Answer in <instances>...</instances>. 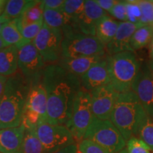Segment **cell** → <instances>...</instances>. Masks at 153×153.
<instances>
[{"label":"cell","mask_w":153,"mask_h":153,"mask_svg":"<svg viewBox=\"0 0 153 153\" xmlns=\"http://www.w3.org/2000/svg\"><path fill=\"white\" fill-rule=\"evenodd\" d=\"M7 1H5V0H0V16H1V15L4 13V11Z\"/></svg>","instance_id":"41"},{"label":"cell","mask_w":153,"mask_h":153,"mask_svg":"<svg viewBox=\"0 0 153 153\" xmlns=\"http://www.w3.org/2000/svg\"><path fill=\"white\" fill-rule=\"evenodd\" d=\"M119 94L110 83L90 92L94 118L100 120H109Z\"/></svg>","instance_id":"13"},{"label":"cell","mask_w":153,"mask_h":153,"mask_svg":"<svg viewBox=\"0 0 153 153\" xmlns=\"http://www.w3.org/2000/svg\"><path fill=\"white\" fill-rule=\"evenodd\" d=\"M131 89L148 116H153V73L148 64L140 66Z\"/></svg>","instance_id":"12"},{"label":"cell","mask_w":153,"mask_h":153,"mask_svg":"<svg viewBox=\"0 0 153 153\" xmlns=\"http://www.w3.org/2000/svg\"><path fill=\"white\" fill-rule=\"evenodd\" d=\"M106 53V46L94 36L73 31L63 33L61 57L74 58Z\"/></svg>","instance_id":"5"},{"label":"cell","mask_w":153,"mask_h":153,"mask_svg":"<svg viewBox=\"0 0 153 153\" xmlns=\"http://www.w3.org/2000/svg\"><path fill=\"white\" fill-rule=\"evenodd\" d=\"M41 76L31 82L24 108L37 113L41 118V121H45L48 99L46 91L41 81Z\"/></svg>","instance_id":"16"},{"label":"cell","mask_w":153,"mask_h":153,"mask_svg":"<svg viewBox=\"0 0 153 153\" xmlns=\"http://www.w3.org/2000/svg\"><path fill=\"white\" fill-rule=\"evenodd\" d=\"M43 1H28L22 15L17 19L19 30L27 25L34 24L43 19Z\"/></svg>","instance_id":"20"},{"label":"cell","mask_w":153,"mask_h":153,"mask_svg":"<svg viewBox=\"0 0 153 153\" xmlns=\"http://www.w3.org/2000/svg\"><path fill=\"white\" fill-rule=\"evenodd\" d=\"M21 152L45 153L43 145L36 134V128L25 130Z\"/></svg>","instance_id":"24"},{"label":"cell","mask_w":153,"mask_h":153,"mask_svg":"<svg viewBox=\"0 0 153 153\" xmlns=\"http://www.w3.org/2000/svg\"><path fill=\"white\" fill-rule=\"evenodd\" d=\"M140 11V24L153 25V1L139 0L137 1Z\"/></svg>","instance_id":"30"},{"label":"cell","mask_w":153,"mask_h":153,"mask_svg":"<svg viewBox=\"0 0 153 153\" xmlns=\"http://www.w3.org/2000/svg\"><path fill=\"white\" fill-rule=\"evenodd\" d=\"M93 118L90 93L81 89L74 99L71 118L66 126L76 144L84 139Z\"/></svg>","instance_id":"7"},{"label":"cell","mask_w":153,"mask_h":153,"mask_svg":"<svg viewBox=\"0 0 153 153\" xmlns=\"http://www.w3.org/2000/svg\"><path fill=\"white\" fill-rule=\"evenodd\" d=\"M107 15L95 0H86L81 14L68 26L62 28V32L73 31L85 35L95 36L97 25L100 19Z\"/></svg>","instance_id":"10"},{"label":"cell","mask_w":153,"mask_h":153,"mask_svg":"<svg viewBox=\"0 0 153 153\" xmlns=\"http://www.w3.org/2000/svg\"><path fill=\"white\" fill-rule=\"evenodd\" d=\"M152 119H153V116H152Z\"/></svg>","instance_id":"46"},{"label":"cell","mask_w":153,"mask_h":153,"mask_svg":"<svg viewBox=\"0 0 153 153\" xmlns=\"http://www.w3.org/2000/svg\"><path fill=\"white\" fill-rule=\"evenodd\" d=\"M25 130L22 124L18 127L0 130V152H21Z\"/></svg>","instance_id":"18"},{"label":"cell","mask_w":153,"mask_h":153,"mask_svg":"<svg viewBox=\"0 0 153 153\" xmlns=\"http://www.w3.org/2000/svg\"><path fill=\"white\" fill-rule=\"evenodd\" d=\"M128 22L133 24H140V11L137 1H126Z\"/></svg>","instance_id":"34"},{"label":"cell","mask_w":153,"mask_h":153,"mask_svg":"<svg viewBox=\"0 0 153 153\" xmlns=\"http://www.w3.org/2000/svg\"><path fill=\"white\" fill-rule=\"evenodd\" d=\"M97 3L103 10L108 12L111 10L114 5L117 3L118 1L116 0H96Z\"/></svg>","instance_id":"36"},{"label":"cell","mask_w":153,"mask_h":153,"mask_svg":"<svg viewBox=\"0 0 153 153\" xmlns=\"http://www.w3.org/2000/svg\"><path fill=\"white\" fill-rule=\"evenodd\" d=\"M0 36L7 46L17 45L23 41V37L19 30L17 19L7 22L0 32Z\"/></svg>","instance_id":"23"},{"label":"cell","mask_w":153,"mask_h":153,"mask_svg":"<svg viewBox=\"0 0 153 153\" xmlns=\"http://www.w3.org/2000/svg\"><path fill=\"white\" fill-rule=\"evenodd\" d=\"M7 45L4 43V42L3 41V40L1 39V36H0V50L4 48H7ZM9 47V46H8Z\"/></svg>","instance_id":"42"},{"label":"cell","mask_w":153,"mask_h":153,"mask_svg":"<svg viewBox=\"0 0 153 153\" xmlns=\"http://www.w3.org/2000/svg\"><path fill=\"white\" fill-rule=\"evenodd\" d=\"M109 14L114 19L120 21V22H128L126 1H118L109 11Z\"/></svg>","instance_id":"33"},{"label":"cell","mask_w":153,"mask_h":153,"mask_svg":"<svg viewBox=\"0 0 153 153\" xmlns=\"http://www.w3.org/2000/svg\"><path fill=\"white\" fill-rule=\"evenodd\" d=\"M149 56L150 57V60H153V37L149 43Z\"/></svg>","instance_id":"40"},{"label":"cell","mask_w":153,"mask_h":153,"mask_svg":"<svg viewBox=\"0 0 153 153\" xmlns=\"http://www.w3.org/2000/svg\"><path fill=\"white\" fill-rule=\"evenodd\" d=\"M43 23L49 28L62 30L67 24V19L62 11L44 9Z\"/></svg>","instance_id":"25"},{"label":"cell","mask_w":153,"mask_h":153,"mask_svg":"<svg viewBox=\"0 0 153 153\" xmlns=\"http://www.w3.org/2000/svg\"><path fill=\"white\" fill-rule=\"evenodd\" d=\"M18 52L16 45L0 50V75L8 77L18 71Z\"/></svg>","instance_id":"19"},{"label":"cell","mask_w":153,"mask_h":153,"mask_svg":"<svg viewBox=\"0 0 153 153\" xmlns=\"http://www.w3.org/2000/svg\"><path fill=\"white\" fill-rule=\"evenodd\" d=\"M107 54L93 55L88 57L65 58L60 57L57 65L70 74L80 78L97 62L104 58Z\"/></svg>","instance_id":"17"},{"label":"cell","mask_w":153,"mask_h":153,"mask_svg":"<svg viewBox=\"0 0 153 153\" xmlns=\"http://www.w3.org/2000/svg\"><path fill=\"white\" fill-rule=\"evenodd\" d=\"M84 139L89 140L109 153H116L126 148V141L110 120L94 118Z\"/></svg>","instance_id":"6"},{"label":"cell","mask_w":153,"mask_h":153,"mask_svg":"<svg viewBox=\"0 0 153 153\" xmlns=\"http://www.w3.org/2000/svg\"><path fill=\"white\" fill-rule=\"evenodd\" d=\"M63 33L61 29L48 27L43 23L39 33L32 43L41 54L45 64L53 65L61 57V45Z\"/></svg>","instance_id":"9"},{"label":"cell","mask_w":153,"mask_h":153,"mask_svg":"<svg viewBox=\"0 0 153 153\" xmlns=\"http://www.w3.org/2000/svg\"><path fill=\"white\" fill-rule=\"evenodd\" d=\"M0 153H1V152H0ZM13 153H22V152H13Z\"/></svg>","instance_id":"45"},{"label":"cell","mask_w":153,"mask_h":153,"mask_svg":"<svg viewBox=\"0 0 153 153\" xmlns=\"http://www.w3.org/2000/svg\"><path fill=\"white\" fill-rule=\"evenodd\" d=\"M76 153H109L104 148L89 140L83 139L76 144Z\"/></svg>","instance_id":"31"},{"label":"cell","mask_w":153,"mask_h":153,"mask_svg":"<svg viewBox=\"0 0 153 153\" xmlns=\"http://www.w3.org/2000/svg\"><path fill=\"white\" fill-rule=\"evenodd\" d=\"M142 26L140 24H133L129 22H119L114 38L106 45V54L112 55L125 51L134 52L130 45V41L134 32Z\"/></svg>","instance_id":"15"},{"label":"cell","mask_w":153,"mask_h":153,"mask_svg":"<svg viewBox=\"0 0 153 153\" xmlns=\"http://www.w3.org/2000/svg\"><path fill=\"white\" fill-rule=\"evenodd\" d=\"M43 19L39 21V22L31 24L27 26H24L22 28H20L21 33H22L23 37V41L21 42L19 45H17V48H20L23 45H26L28 43H30L33 41L38 33H39L40 30L43 27Z\"/></svg>","instance_id":"28"},{"label":"cell","mask_w":153,"mask_h":153,"mask_svg":"<svg viewBox=\"0 0 153 153\" xmlns=\"http://www.w3.org/2000/svg\"><path fill=\"white\" fill-rule=\"evenodd\" d=\"M108 56L97 62L80 77L82 90L91 92L93 90L110 83Z\"/></svg>","instance_id":"14"},{"label":"cell","mask_w":153,"mask_h":153,"mask_svg":"<svg viewBox=\"0 0 153 153\" xmlns=\"http://www.w3.org/2000/svg\"><path fill=\"white\" fill-rule=\"evenodd\" d=\"M76 149H77V146L76 144H72L68 146L65 147V148L60 149V150L55 151L52 153H76Z\"/></svg>","instance_id":"37"},{"label":"cell","mask_w":153,"mask_h":153,"mask_svg":"<svg viewBox=\"0 0 153 153\" xmlns=\"http://www.w3.org/2000/svg\"><path fill=\"white\" fill-rule=\"evenodd\" d=\"M85 1L84 0H66L65 1L62 8V12L65 15L67 19V24L65 26L70 25L81 14L85 7Z\"/></svg>","instance_id":"26"},{"label":"cell","mask_w":153,"mask_h":153,"mask_svg":"<svg viewBox=\"0 0 153 153\" xmlns=\"http://www.w3.org/2000/svg\"><path fill=\"white\" fill-rule=\"evenodd\" d=\"M152 26H153V25H152Z\"/></svg>","instance_id":"47"},{"label":"cell","mask_w":153,"mask_h":153,"mask_svg":"<svg viewBox=\"0 0 153 153\" xmlns=\"http://www.w3.org/2000/svg\"><path fill=\"white\" fill-rule=\"evenodd\" d=\"M30 84L20 71L7 77L0 99V130L21 126Z\"/></svg>","instance_id":"2"},{"label":"cell","mask_w":153,"mask_h":153,"mask_svg":"<svg viewBox=\"0 0 153 153\" xmlns=\"http://www.w3.org/2000/svg\"><path fill=\"white\" fill-rule=\"evenodd\" d=\"M116 153H128V152H127V150H126V148H124L123 150H120V151H119V152H118Z\"/></svg>","instance_id":"44"},{"label":"cell","mask_w":153,"mask_h":153,"mask_svg":"<svg viewBox=\"0 0 153 153\" xmlns=\"http://www.w3.org/2000/svg\"><path fill=\"white\" fill-rule=\"evenodd\" d=\"M64 0H45L43 1L44 9L62 11Z\"/></svg>","instance_id":"35"},{"label":"cell","mask_w":153,"mask_h":153,"mask_svg":"<svg viewBox=\"0 0 153 153\" xmlns=\"http://www.w3.org/2000/svg\"><path fill=\"white\" fill-rule=\"evenodd\" d=\"M9 22H10V20H9V19L7 18V17L4 14H2L1 16H0V32H1V30L4 27V25Z\"/></svg>","instance_id":"39"},{"label":"cell","mask_w":153,"mask_h":153,"mask_svg":"<svg viewBox=\"0 0 153 153\" xmlns=\"http://www.w3.org/2000/svg\"><path fill=\"white\" fill-rule=\"evenodd\" d=\"M47 94L45 122L66 126L70 121L76 94L81 90L80 78L70 74L57 64L46 66L41 76Z\"/></svg>","instance_id":"1"},{"label":"cell","mask_w":153,"mask_h":153,"mask_svg":"<svg viewBox=\"0 0 153 153\" xmlns=\"http://www.w3.org/2000/svg\"><path fill=\"white\" fill-rule=\"evenodd\" d=\"M149 65H150V68L153 73V60H150V62H149Z\"/></svg>","instance_id":"43"},{"label":"cell","mask_w":153,"mask_h":153,"mask_svg":"<svg viewBox=\"0 0 153 153\" xmlns=\"http://www.w3.org/2000/svg\"><path fill=\"white\" fill-rule=\"evenodd\" d=\"M128 153H151V149L137 137H132L126 142Z\"/></svg>","instance_id":"32"},{"label":"cell","mask_w":153,"mask_h":153,"mask_svg":"<svg viewBox=\"0 0 153 153\" xmlns=\"http://www.w3.org/2000/svg\"><path fill=\"white\" fill-rule=\"evenodd\" d=\"M27 0H9L6 4L4 11L3 14L9 20L19 19L22 15L24 7L27 4Z\"/></svg>","instance_id":"29"},{"label":"cell","mask_w":153,"mask_h":153,"mask_svg":"<svg viewBox=\"0 0 153 153\" xmlns=\"http://www.w3.org/2000/svg\"><path fill=\"white\" fill-rule=\"evenodd\" d=\"M36 131L45 153H52L76 143L72 133L65 126L51 125L41 121L36 126Z\"/></svg>","instance_id":"8"},{"label":"cell","mask_w":153,"mask_h":153,"mask_svg":"<svg viewBox=\"0 0 153 153\" xmlns=\"http://www.w3.org/2000/svg\"><path fill=\"white\" fill-rule=\"evenodd\" d=\"M137 137L143 140L153 151V119L147 116L140 126Z\"/></svg>","instance_id":"27"},{"label":"cell","mask_w":153,"mask_h":153,"mask_svg":"<svg viewBox=\"0 0 153 153\" xmlns=\"http://www.w3.org/2000/svg\"><path fill=\"white\" fill-rule=\"evenodd\" d=\"M148 116L138 99L131 89L118 95L110 116V121L127 142L136 137L139 127Z\"/></svg>","instance_id":"3"},{"label":"cell","mask_w":153,"mask_h":153,"mask_svg":"<svg viewBox=\"0 0 153 153\" xmlns=\"http://www.w3.org/2000/svg\"><path fill=\"white\" fill-rule=\"evenodd\" d=\"M153 37V26L152 25H143L134 32L130 45L133 51L140 50L149 45Z\"/></svg>","instance_id":"22"},{"label":"cell","mask_w":153,"mask_h":153,"mask_svg":"<svg viewBox=\"0 0 153 153\" xmlns=\"http://www.w3.org/2000/svg\"><path fill=\"white\" fill-rule=\"evenodd\" d=\"M110 84L119 93L130 90L140 68L134 52L125 51L108 56Z\"/></svg>","instance_id":"4"},{"label":"cell","mask_w":153,"mask_h":153,"mask_svg":"<svg viewBox=\"0 0 153 153\" xmlns=\"http://www.w3.org/2000/svg\"><path fill=\"white\" fill-rule=\"evenodd\" d=\"M7 80V76L0 75V99H1V97H2L4 94V91Z\"/></svg>","instance_id":"38"},{"label":"cell","mask_w":153,"mask_h":153,"mask_svg":"<svg viewBox=\"0 0 153 153\" xmlns=\"http://www.w3.org/2000/svg\"><path fill=\"white\" fill-rule=\"evenodd\" d=\"M41 54L32 42L19 48L18 67L26 79L32 82L40 77L46 68Z\"/></svg>","instance_id":"11"},{"label":"cell","mask_w":153,"mask_h":153,"mask_svg":"<svg viewBox=\"0 0 153 153\" xmlns=\"http://www.w3.org/2000/svg\"><path fill=\"white\" fill-rule=\"evenodd\" d=\"M120 22L106 15L100 19L96 27L95 36L106 46L112 41L117 31Z\"/></svg>","instance_id":"21"}]
</instances>
